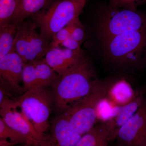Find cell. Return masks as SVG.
Instances as JSON below:
<instances>
[{"instance_id": "8fae6325", "label": "cell", "mask_w": 146, "mask_h": 146, "mask_svg": "<svg viewBox=\"0 0 146 146\" xmlns=\"http://www.w3.org/2000/svg\"><path fill=\"white\" fill-rule=\"evenodd\" d=\"M49 130L41 146H75L82 136L73 129L64 113L50 121Z\"/></svg>"}, {"instance_id": "7a4b0ae2", "label": "cell", "mask_w": 146, "mask_h": 146, "mask_svg": "<svg viewBox=\"0 0 146 146\" xmlns=\"http://www.w3.org/2000/svg\"><path fill=\"white\" fill-rule=\"evenodd\" d=\"M106 60L124 72H132L138 68L146 48V29L128 32L102 42Z\"/></svg>"}, {"instance_id": "7c38bea8", "label": "cell", "mask_w": 146, "mask_h": 146, "mask_svg": "<svg viewBox=\"0 0 146 146\" xmlns=\"http://www.w3.org/2000/svg\"><path fill=\"white\" fill-rule=\"evenodd\" d=\"M24 63L20 55L13 50L0 58V81L4 83L11 94L18 96L24 93L21 83Z\"/></svg>"}, {"instance_id": "277c9868", "label": "cell", "mask_w": 146, "mask_h": 146, "mask_svg": "<svg viewBox=\"0 0 146 146\" xmlns=\"http://www.w3.org/2000/svg\"><path fill=\"white\" fill-rule=\"evenodd\" d=\"M146 29V16L137 11L108 6L99 14L96 34L100 42L128 32Z\"/></svg>"}, {"instance_id": "7402d4cb", "label": "cell", "mask_w": 146, "mask_h": 146, "mask_svg": "<svg viewBox=\"0 0 146 146\" xmlns=\"http://www.w3.org/2000/svg\"><path fill=\"white\" fill-rule=\"evenodd\" d=\"M71 29V35L80 44H82L86 38V33L83 25L78 18L69 24Z\"/></svg>"}, {"instance_id": "cb8c5ba5", "label": "cell", "mask_w": 146, "mask_h": 146, "mask_svg": "<svg viewBox=\"0 0 146 146\" xmlns=\"http://www.w3.org/2000/svg\"><path fill=\"white\" fill-rule=\"evenodd\" d=\"M81 45L71 35L62 42L60 46L68 49L76 50L81 49Z\"/></svg>"}, {"instance_id": "d6986e66", "label": "cell", "mask_w": 146, "mask_h": 146, "mask_svg": "<svg viewBox=\"0 0 146 146\" xmlns=\"http://www.w3.org/2000/svg\"><path fill=\"white\" fill-rule=\"evenodd\" d=\"M20 0H0V27L13 23Z\"/></svg>"}, {"instance_id": "ffe728a7", "label": "cell", "mask_w": 146, "mask_h": 146, "mask_svg": "<svg viewBox=\"0 0 146 146\" xmlns=\"http://www.w3.org/2000/svg\"><path fill=\"white\" fill-rule=\"evenodd\" d=\"M0 139L7 140L14 145L18 144L29 146V142L27 138L7 125L1 117H0Z\"/></svg>"}, {"instance_id": "9a60e30c", "label": "cell", "mask_w": 146, "mask_h": 146, "mask_svg": "<svg viewBox=\"0 0 146 146\" xmlns=\"http://www.w3.org/2000/svg\"><path fill=\"white\" fill-rule=\"evenodd\" d=\"M130 84L124 79L109 81L107 98L117 106L127 104L137 96Z\"/></svg>"}, {"instance_id": "30bf717a", "label": "cell", "mask_w": 146, "mask_h": 146, "mask_svg": "<svg viewBox=\"0 0 146 146\" xmlns=\"http://www.w3.org/2000/svg\"><path fill=\"white\" fill-rule=\"evenodd\" d=\"M119 146H146V109L144 100L136 113L118 131Z\"/></svg>"}, {"instance_id": "8992f818", "label": "cell", "mask_w": 146, "mask_h": 146, "mask_svg": "<svg viewBox=\"0 0 146 146\" xmlns=\"http://www.w3.org/2000/svg\"><path fill=\"white\" fill-rule=\"evenodd\" d=\"M109 85V81L98 78L89 94L63 113L73 129L81 136L96 125L98 105L107 97Z\"/></svg>"}, {"instance_id": "3957f363", "label": "cell", "mask_w": 146, "mask_h": 146, "mask_svg": "<svg viewBox=\"0 0 146 146\" xmlns=\"http://www.w3.org/2000/svg\"><path fill=\"white\" fill-rule=\"evenodd\" d=\"M87 0H56L45 10L32 16L40 35L49 42L55 35L79 18Z\"/></svg>"}, {"instance_id": "6da1fadb", "label": "cell", "mask_w": 146, "mask_h": 146, "mask_svg": "<svg viewBox=\"0 0 146 146\" xmlns=\"http://www.w3.org/2000/svg\"><path fill=\"white\" fill-rule=\"evenodd\" d=\"M98 79L93 62L84 52L51 87L56 110L65 113L89 94Z\"/></svg>"}, {"instance_id": "603a6c76", "label": "cell", "mask_w": 146, "mask_h": 146, "mask_svg": "<svg viewBox=\"0 0 146 146\" xmlns=\"http://www.w3.org/2000/svg\"><path fill=\"white\" fill-rule=\"evenodd\" d=\"M71 35V27L68 24L67 26L60 30L55 35L52 40L50 42L49 50L55 47L59 46L62 42Z\"/></svg>"}, {"instance_id": "5b68a950", "label": "cell", "mask_w": 146, "mask_h": 146, "mask_svg": "<svg viewBox=\"0 0 146 146\" xmlns=\"http://www.w3.org/2000/svg\"><path fill=\"white\" fill-rule=\"evenodd\" d=\"M12 99L38 133L44 136L50 128L54 106L52 91L48 88L31 89Z\"/></svg>"}, {"instance_id": "9c48e42d", "label": "cell", "mask_w": 146, "mask_h": 146, "mask_svg": "<svg viewBox=\"0 0 146 146\" xmlns=\"http://www.w3.org/2000/svg\"><path fill=\"white\" fill-rule=\"evenodd\" d=\"M58 77L44 58L25 63L22 76L24 93L31 89L52 87Z\"/></svg>"}, {"instance_id": "d4e9b609", "label": "cell", "mask_w": 146, "mask_h": 146, "mask_svg": "<svg viewBox=\"0 0 146 146\" xmlns=\"http://www.w3.org/2000/svg\"><path fill=\"white\" fill-rule=\"evenodd\" d=\"M145 106H146V102H145Z\"/></svg>"}, {"instance_id": "484cf974", "label": "cell", "mask_w": 146, "mask_h": 146, "mask_svg": "<svg viewBox=\"0 0 146 146\" xmlns=\"http://www.w3.org/2000/svg\"><path fill=\"white\" fill-rule=\"evenodd\" d=\"M14 146H16V145H14Z\"/></svg>"}, {"instance_id": "ba28073f", "label": "cell", "mask_w": 146, "mask_h": 146, "mask_svg": "<svg viewBox=\"0 0 146 146\" xmlns=\"http://www.w3.org/2000/svg\"><path fill=\"white\" fill-rule=\"evenodd\" d=\"M1 117L7 125L27 138L29 146H41L44 136L38 133L12 98L0 105Z\"/></svg>"}, {"instance_id": "ac0fdd59", "label": "cell", "mask_w": 146, "mask_h": 146, "mask_svg": "<svg viewBox=\"0 0 146 146\" xmlns=\"http://www.w3.org/2000/svg\"><path fill=\"white\" fill-rule=\"evenodd\" d=\"M18 27L11 23L0 27V58L13 50Z\"/></svg>"}, {"instance_id": "e0dca14e", "label": "cell", "mask_w": 146, "mask_h": 146, "mask_svg": "<svg viewBox=\"0 0 146 146\" xmlns=\"http://www.w3.org/2000/svg\"><path fill=\"white\" fill-rule=\"evenodd\" d=\"M108 133L103 123L96 124L82 136L75 146H108Z\"/></svg>"}, {"instance_id": "44dd1931", "label": "cell", "mask_w": 146, "mask_h": 146, "mask_svg": "<svg viewBox=\"0 0 146 146\" xmlns=\"http://www.w3.org/2000/svg\"><path fill=\"white\" fill-rule=\"evenodd\" d=\"M146 3V0H109L108 7L112 9H123L137 11V7Z\"/></svg>"}, {"instance_id": "2e32d148", "label": "cell", "mask_w": 146, "mask_h": 146, "mask_svg": "<svg viewBox=\"0 0 146 146\" xmlns=\"http://www.w3.org/2000/svg\"><path fill=\"white\" fill-rule=\"evenodd\" d=\"M56 0H20L13 23L19 25L27 18L32 17L48 8Z\"/></svg>"}, {"instance_id": "4fadbf2b", "label": "cell", "mask_w": 146, "mask_h": 146, "mask_svg": "<svg viewBox=\"0 0 146 146\" xmlns=\"http://www.w3.org/2000/svg\"><path fill=\"white\" fill-rule=\"evenodd\" d=\"M144 100L143 92H138L131 101L119 106L115 115L102 122L108 132L110 141L115 140L118 131L136 113Z\"/></svg>"}, {"instance_id": "52a82bcc", "label": "cell", "mask_w": 146, "mask_h": 146, "mask_svg": "<svg viewBox=\"0 0 146 146\" xmlns=\"http://www.w3.org/2000/svg\"><path fill=\"white\" fill-rule=\"evenodd\" d=\"M37 27L32 20H25L18 26L13 50L24 63L44 57L49 50L50 42L36 32Z\"/></svg>"}, {"instance_id": "5bb4252c", "label": "cell", "mask_w": 146, "mask_h": 146, "mask_svg": "<svg viewBox=\"0 0 146 146\" xmlns=\"http://www.w3.org/2000/svg\"><path fill=\"white\" fill-rule=\"evenodd\" d=\"M84 53L82 49L72 50L59 46L49 50L44 58L58 76H61L75 65Z\"/></svg>"}]
</instances>
